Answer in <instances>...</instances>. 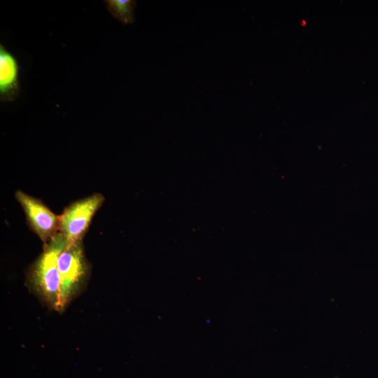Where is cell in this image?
<instances>
[{
  "instance_id": "cell-6",
  "label": "cell",
  "mask_w": 378,
  "mask_h": 378,
  "mask_svg": "<svg viewBox=\"0 0 378 378\" xmlns=\"http://www.w3.org/2000/svg\"><path fill=\"white\" fill-rule=\"evenodd\" d=\"M104 4L114 18L125 24L134 22L136 2L133 0H106Z\"/></svg>"
},
{
  "instance_id": "cell-3",
  "label": "cell",
  "mask_w": 378,
  "mask_h": 378,
  "mask_svg": "<svg viewBox=\"0 0 378 378\" xmlns=\"http://www.w3.org/2000/svg\"><path fill=\"white\" fill-rule=\"evenodd\" d=\"M105 198L94 193L71 203L59 216V232L68 243L82 241L92 220Z\"/></svg>"
},
{
  "instance_id": "cell-2",
  "label": "cell",
  "mask_w": 378,
  "mask_h": 378,
  "mask_svg": "<svg viewBox=\"0 0 378 378\" xmlns=\"http://www.w3.org/2000/svg\"><path fill=\"white\" fill-rule=\"evenodd\" d=\"M60 278L59 312H62L85 284L90 266L82 241L68 243L57 259Z\"/></svg>"
},
{
  "instance_id": "cell-4",
  "label": "cell",
  "mask_w": 378,
  "mask_h": 378,
  "mask_svg": "<svg viewBox=\"0 0 378 378\" xmlns=\"http://www.w3.org/2000/svg\"><path fill=\"white\" fill-rule=\"evenodd\" d=\"M15 197L22 208L29 228L45 244L59 232V216L41 200L17 190Z\"/></svg>"
},
{
  "instance_id": "cell-5",
  "label": "cell",
  "mask_w": 378,
  "mask_h": 378,
  "mask_svg": "<svg viewBox=\"0 0 378 378\" xmlns=\"http://www.w3.org/2000/svg\"><path fill=\"white\" fill-rule=\"evenodd\" d=\"M20 94L18 66L15 58L0 45V99L3 102L15 100Z\"/></svg>"
},
{
  "instance_id": "cell-1",
  "label": "cell",
  "mask_w": 378,
  "mask_h": 378,
  "mask_svg": "<svg viewBox=\"0 0 378 378\" xmlns=\"http://www.w3.org/2000/svg\"><path fill=\"white\" fill-rule=\"evenodd\" d=\"M68 241L61 232L44 244L41 254L31 264L27 284L48 307L59 312L60 278L57 259Z\"/></svg>"
}]
</instances>
